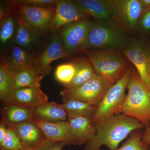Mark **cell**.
<instances>
[{
	"mask_svg": "<svg viewBox=\"0 0 150 150\" xmlns=\"http://www.w3.org/2000/svg\"><path fill=\"white\" fill-rule=\"evenodd\" d=\"M95 136L86 143L84 150H101L105 146L110 150L118 148V145L130 134L136 130L145 128L137 119L117 113L96 123Z\"/></svg>",
	"mask_w": 150,
	"mask_h": 150,
	"instance_id": "cell-1",
	"label": "cell"
},
{
	"mask_svg": "<svg viewBox=\"0 0 150 150\" xmlns=\"http://www.w3.org/2000/svg\"><path fill=\"white\" fill-rule=\"evenodd\" d=\"M127 88L128 92L118 113L137 119L150 126V86L146 84L134 67Z\"/></svg>",
	"mask_w": 150,
	"mask_h": 150,
	"instance_id": "cell-2",
	"label": "cell"
},
{
	"mask_svg": "<svg viewBox=\"0 0 150 150\" xmlns=\"http://www.w3.org/2000/svg\"><path fill=\"white\" fill-rule=\"evenodd\" d=\"M131 38L115 20L94 21L89 33L88 50L123 51Z\"/></svg>",
	"mask_w": 150,
	"mask_h": 150,
	"instance_id": "cell-3",
	"label": "cell"
},
{
	"mask_svg": "<svg viewBox=\"0 0 150 150\" xmlns=\"http://www.w3.org/2000/svg\"><path fill=\"white\" fill-rule=\"evenodd\" d=\"M85 54L96 74L112 85L123 78L133 65L121 51L88 50Z\"/></svg>",
	"mask_w": 150,
	"mask_h": 150,
	"instance_id": "cell-4",
	"label": "cell"
},
{
	"mask_svg": "<svg viewBox=\"0 0 150 150\" xmlns=\"http://www.w3.org/2000/svg\"><path fill=\"white\" fill-rule=\"evenodd\" d=\"M90 18L67 25L59 30L62 46L69 57L88 50L89 33L95 21Z\"/></svg>",
	"mask_w": 150,
	"mask_h": 150,
	"instance_id": "cell-5",
	"label": "cell"
},
{
	"mask_svg": "<svg viewBox=\"0 0 150 150\" xmlns=\"http://www.w3.org/2000/svg\"><path fill=\"white\" fill-rule=\"evenodd\" d=\"M134 69L132 65L123 78L107 90L92 117L95 124L104 118L118 113L126 98L125 91Z\"/></svg>",
	"mask_w": 150,
	"mask_h": 150,
	"instance_id": "cell-6",
	"label": "cell"
},
{
	"mask_svg": "<svg viewBox=\"0 0 150 150\" xmlns=\"http://www.w3.org/2000/svg\"><path fill=\"white\" fill-rule=\"evenodd\" d=\"M111 85L107 79L96 74L81 86L65 88L60 92V94L64 103L70 100H76L98 105Z\"/></svg>",
	"mask_w": 150,
	"mask_h": 150,
	"instance_id": "cell-7",
	"label": "cell"
},
{
	"mask_svg": "<svg viewBox=\"0 0 150 150\" xmlns=\"http://www.w3.org/2000/svg\"><path fill=\"white\" fill-rule=\"evenodd\" d=\"M143 81L150 86V43L143 38H131L122 51Z\"/></svg>",
	"mask_w": 150,
	"mask_h": 150,
	"instance_id": "cell-8",
	"label": "cell"
},
{
	"mask_svg": "<svg viewBox=\"0 0 150 150\" xmlns=\"http://www.w3.org/2000/svg\"><path fill=\"white\" fill-rule=\"evenodd\" d=\"M11 3L17 18L29 25L40 34L48 32L56 13V7H37Z\"/></svg>",
	"mask_w": 150,
	"mask_h": 150,
	"instance_id": "cell-9",
	"label": "cell"
},
{
	"mask_svg": "<svg viewBox=\"0 0 150 150\" xmlns=\"http://www.w3.org/2000/svg\"><path fill=\"white\" fill-rule=\"evenodd\" d=\"M115 8V20L128 34L137 31L142 15L140 0H113Z\"/></svg>",
	"mask_w": 150,
	"mask_h": 150,
	"instance_id": "cell-10",
	"label": "cell"
},
{
	"mask_svg": "<svg viewBox=\"0 0 150 150\" xmlns=\"http://www.w3.org/2000/svg\"><path fill=\"white\" fill-rule=\"evenodd\" d=\"M89 17L82 11L72 1L57 0L56 13L48 32L59 31L67 25Z\"/></svg>",
	"mask_w": 150,
	"mask_h": 150,
	"instance_id": "cell-11",
	"label": "cell"
},
{
	"mask_svg": "<svg viewBox=\"0 0 150 150\" xmlns=\"http://www.w3.org/2000/svg\"><path fill=\"white\" fill-rule=\"evenodd\" d=\"M83 12L94 20H115V8L113 0H73Z\"/></svg>",
	"mask_w": 150,
	"mask_h": 150,
	"instance_id": "cell-12",
	"label": "cell"
},
{
	"mask_svg": "<svg viewBox=\"0 0 150 150\" xmlns=\"http://www.w3.org/2000/svg\"><path fill=\"white\" fill-rule=\"evenodd\" d=\"M37 55L15 46L2 56L1 66L14 77L21 70L34 67Z\"/></svg>",
	"mask_w": 150,
	"mask_h": 150,
	"instance_id": "cell-13",
	"label": "cell"
},
{
	"mask_svg": "<svg viewBox=\"0 0 150 150\" xmlns=\"http://www.w3.org/2000/svg\"><path fill=\"white\" fill-rule=\"evenodd\" d=\"M69 57L62 46L59 33L51 40L46 48L37 55L34 68L44 78L51 71V63L58 59Z\"/></svg>",
	"mask_w": 150,
	"mask_h": 150,
	"instance_id": "cell-14",
	"label": "cell"
},
{
	"mask_svg": "<svg viewBox=\"0 0 150 150\" xmlns=\"http://www.w3.org/2000/svg\"><path fill=\"white\" fill-rule=\"evenodd\" d=\"M32 121L40 128L47 139L54 142H64L68 144L76 145L68 121L46 122L34 117Z\"/></svg>",
	"mask_w": 150,
	"mask_h": 150,
	"instance_id": "cell-15",
	"label": "cell"
},
{
	"mask_svg": "<svg viewBox=\"0 0 150 150\" xmlns=\"http://www.w3.org/2000/svg\"><path fill=\"white\" fill-rule=\"evenodd\" d=\"M91 116H83L68 119L71 134L76 145L83 144L95 136L96 126Z\"/></svg>",
	"mask_w": 150,
	"mask_h": 150,
	"instance_id": "cell-16",
	"label": "cell"
},
{
	"mask_svg": "<svg viewBox=\"0 0 150 150\" xmlns=\"http://www.w3.org/2000/svg\"><path fill=\"white\" fill-rule=\"evenodd\" d=\"M6 123L18 134L25 150H29L46 139L40 128L32 121L16 124Z\"/></svg>",
	"mask_w": 150,
	"mask_h": 150,
	"instance_id": "cell-17",
	"label": "cell"
},
{
	"mask_svg": "<svg viewBox=\"0 0 150 150\" xmlns=\"http://www.w3.org/2000/svg\"><path fill=\"white\" fill-rule=\"evenodd\" d=\"M48 97L40 87H31L17 89L13 103L31 109L48 102Z\"/></svg>",
	"mask_w": 150,
	"mask_h": 150,
	"instance_id": "cell-18",
	"label": "cell"
},
{
	"mask_svg": "<svg viewBox=\"0 0 150 150\" xmlns=\"http://www.w3.org/2000/svg\"><path fill=\"white\" fill-rule=\"evenodd\" d=\"M41 35L35 28L18 18L14 38L16 46L28 51L37 44Z\"/></svg>",
	"mask_w": 150,
	"mask_h": 150,
	"instance_id": "cell-19",
	"label": "cell"
},
{
	"mask_svg": "<svg viewBox=\"0 0 150 150\" xmlns=\"http://www.w3.org/2000/svg\"><path fill=\"white\" fill-rule=\"evenodd\" d=\"M30 110L34 117L41 121L56 122L68 120L66 110L55 102H48Z\"/></svg>",
	"mask_w": 150,
	"mask_h": 150,
	"instance_id": "cell-20",
	"label": "cell"
},
{
	"mask_svg": "<svg viewBox=\"0 0 150 150\" xmlns=\"http://www.w3.org/2000/svg\"><path fill=\"white\" fill-rule=\"evenodd\" d=\"M72 61L76 66V74L72 82L65 88H74L81 86L97 74L92 64L88 59L80 58Z\"/></svg>",
	"mask_w": 150,
	"mask_h": 150,
	"instance_id": "cell-21",
	"label": "cell"
},
{
	"mask_svg": "<svg viewBox=\"0 0 150 150\" xmlns=\"http://www.w3.org/2000/svg\"><path fill=\"white\" fill-rule=\"evenodd\" d=\"M59 105L66 110L68 119L83 116L93 117L98 106L76 100H70Z\"/></svg>",
	"mask_w": 150,
	"mask_h": 150,
	"instance_id": "cell-22",
	"label": "cell"
},
{
	"mask_svg": "<svg viewBox=\"0 0 150 150\" xmlns=\"http://www.w3.org/2000/svg\"><path fill=\"white\" fill-rule=\"evenodd\" d=\"M16 90L14 78L0 66V98L6 106L13 104Z\"/></svg>",
	"mask_w": 150,
	"mask_h": 150,
	"instance_id": "cell-23",
	"label": "cell"
},
{
	"mask_svg": "<svg viewBox=\"0 0 150 150\" xmlns=\"http://www.w3.org/2000/svg\"><path fill=\"white\" fill-rule=\"evenodd\" d=\"M14 78L16 90L24 88L40 87L41 81L43 79L34 67H28L21 70Z\"/></svg>",
	"mask_w": 150,
	"mask_h": 150,
	"instance_id": "cell-24",
	"label": "cell"
},
{
	"mask_svg": "<svg viewBox=\"0 0 150 150\" xmlns=\"http://www.w3.org/2000/svg\"><path fill=\"white\" fill-rule=\"evenodd\" d=\"M34 117L30 109L13 103L6 107L3 121L6 123L16 124L32 121Z\"/></svg>",
	"mask_w": 150,
	"mask_h": 150,
	"instance_id": "cell-25",
	"label": "cell"
},
{
	"mask_svg": "<svg viewBox=\"0 0 150 150\" xmlns=\"http://www.w3.org/2000/svg\"><path fill=\"white\" fill-rule=\"evenodd\" d=\"M18 18L14 8L0 21V41L1 45L8 42L16 30Z\"/></svg>",
	"mask_w": 150,
	"mask_h": 150,
	"instance_id": "cell-26",
	"label": "cell"
},
{
	"mask_svg": "<svg viewBox=\"0 0 150 150\" xmlns=\"http://www.w3.org/2000/svg\"><path fill=\"white\" fill-rule=\"evenodd\" d=\"M76 72V66L72 61L57 66L54 75L56 80L66 88L72 82Z\"/></svg>",
	"mask_w": 150,
	"mask_h": 150,
	"instance_id": "cell-27",
	"label": "cell"
},
{
	"mask_svg": "<svg viewBox=\"0 0 150 150\" xmlns=\"http://www.w3.org/2000/svg\"><path fill=\"white\" fill-rule=\"evenodd\" d=\"M7 126L6 135L2 143L0 144V149L5 150H25L18 134L13 129Z\"/></svg>",
	"mask_w": 150,
	"mask_h": 150,
	"instance_id": "cell-28",
	"label": "cell"
},
{
	"mask_svg": "<svg viewBox=\"0 0 150 150\" xmlns=\"http://www.w3.org/2000/svg\"><path fill=\"white\" fill-rule=\"evenodd\" d=\"M142 138L140 130L134 131L121 146L114 150H150L149 146L143 144Z\"/></svg>",
	"mask_w": 150,
	"mask_h": 150,
	"instance_id": "cell-29",
	"label": "cell"
},
{
	"mask_svg": "<svg viewBox=\"0 0 150 150\" xmlns=\"http://www.w3.org/2000/svg\"><path fill=\"white\" fill-rule=\"evenodd\" d=\"M13 4L37 7H55L57 0H11Z\"/></svg>",
	"mask_w": 150,
	"mask_h": 150,
	"instance_id": "cell-30",
	"label": "cell"
},
{
	"mask_svg": "<svg viewBox=\"0 0 150 150\" xmlns=\"http://www.w3.org/2000/svg\"><path fill=\"white\" fill-rule=\"evenodd\" d=\"M68 144L64 142H54L47 139L42 140L29 150H63Z\"/></svg>",
	"mask_w": 150,
	"mask_h": 150,
	"instance_id": "cell-31",
	"label": "cell"
},
{
	"mask_svg": "<svg viewBox=\"0 0 150 150\" xmlns=\"http://www.w3.org/2000/svg\"><path fill=\"white\" fill-rule=\"evenodd\" d=\"M139 28L143 31L150 30V9L142 15L139 23Z\"/></svg>",
	"mask_w": 150,
	"mask_h": 150,
	"instance_id": "cell-32",
	"label": "cell"
},
{
	"mask_svg": "<svg viewBox=\"0 0 150 150\" xmlns=\"http://www.w3.org/2000/svg\"><path fill=\"white\" fill-rule=\"evenodd\" d=\"M8 126L5 122L2 121L0 124V144L2 143L7 134Z\"/></svg>",
	"mask_w": 150,
	"mask_h": 150,
	"instance_id": "cell-33",
	"label": "cell"
},
{
	"mask_svg": "<svg viewBox=\"0 0 150 150\" xmlns=\"http://www.w3.org/2000/svg\"><path fill=\"white\" fill-rule=\"evenodd\" d=\"M142 141L145 146H149L150 145V126L148 129H145L142 136Z\"/></svg>",
	"mask_w": 150,
	"mask_h": 150,
	"instance_id": "cell-34",
	"label": "cell"
},
{
	"mask_svg": "<svg viewBox=\"0 0 150 150\" xmlns=\"http://www.w3.org/2000/svg\"><path fill=\"white\" fill-rule=\"evenodd\" d=\"M143 8V14L150 9V0H140Z\"/></svg>",
	"mask_w": 150,
	"mask_h": 150,
	"instance_id": "cell-35",
	"label": "cell"
},
{
	"mask_svg": "<svg viewBox=\"0 0 150 150\" xmlns=\"http://www.w3.org/2000/svg\"><path fill=\"white\" fill-rule=\"evenodd\" d=\"M0 150H3V149H0Z\"/></svg>",
	"mask_w": 150,
	"mask_h": 150,
	"instance_id": "cell-36",
	"label": "cell"
}]
</instances>
